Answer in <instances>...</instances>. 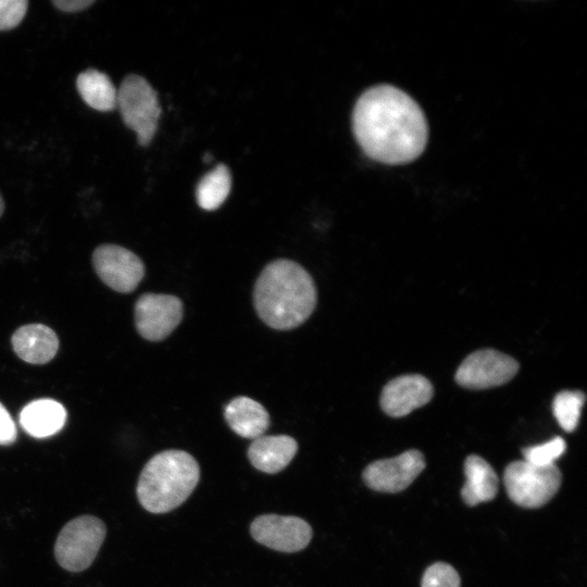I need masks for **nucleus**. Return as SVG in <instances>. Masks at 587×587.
<instances>
[{
	"instance_id": "1",
	"label": "nucleus",
	"mask_w": 587,
	"mask_h": 587,
	"mask_svg": "<svg viewBox=\"0 0 587 587\" xmlns=\"http://www.w3.org/2000/svg\"><path fill=\"white\" fill-rule=\"evenodd\" d=\"M352 129L363 152L386 164L415 160L428 139L427 121L420 105L390 85L374 86L359 97Z\"/></svg>"
},
{
	"instance_id": "2",
	"label": "nucleus",
	"mask_w": 587,
	"mask_h": 587,
	"mask_svg": "<svg viewBox=\"0 0 587 587\" xmlns=\"http://www.w3.org/2000/svg\"><path fill=\"white\" fill-rule=\"evenodd\" d=\"M253 303L266 325L291 329L312 314L316 304L315 284L301 265L278 259L268 263L257 279Z\"/></svg>"
},
{
	"instance_id": "3",
	"label": "nucleus",
	"mask_w": 587,
	"mask_h": 587,
	"mask_svg": "<svg viewBox=\"0 0 587 587\" xmlns=\"http://www.w3.org/2000/svg\"><path fill=\"white\" fill-rule=\"evenodd\" d=\"M200 478L196 459L183 450H164L143 466L137 483V498L151 513H166L179 507Z\"/></svg>"
},
{
	"instance_id": "4",
	"label": "nucleus",
	"mask_w": 587,
	"mask_h": 587,
	"mask_svg": "<svg viewBox=\"0 0 587 587\" xmlns=\"http://www.w3.org/2000/svg\"><path fill=\"white\" fill-rule=\"evenodd\" d=\"M116 107L124 124L137 135L140 146L153 139L161 115L158 95L148 80L139 75H127L116 95Z\"/></svg>"
},
{
	"instance_id": "5",
	"label": "nucleus",
	"mask_w": 587,
	"mask_h": 587,
	"mask_svg": "<svg viewBox=\"0 0 587 587\" xmlns=\"http://www.w3.org/2000/svg\"><path fill=\"white\" fill-rule=\"evenodd\" d=\"M105 534L104 523L96 516L82 515L71 520L55 540V560L70 572L86 570L96 559Z\"/></svg>"
},
{
	"instance_id": "6",
	"label": "nucleus",
	"mask_w": 587,
	"mask_h": 587,
	"mask_svg": "<svg viewBox=\"0 0 587 587\" xmlns=\"http://www.w3.org/2000/svg\"><path fill=\"white\" fill-rule=\"evenodd\" d=\"M562 475L555 464L534 465L525 460L513 461L504 470L503 483L510 499L520 507L545 505L558 492Z\"/></svg>"
},
{
	"instance_id": "7",
	"label": "nucleus",
	"mask_w": 587,
	"mask_h": 587,
	"mask_svg": "<svg viewBox=\"0 0 587 587\" xmlns=\"http://www.w3.org/2000/svg\"><path fill=\"white\" fill-rule=\"evenodd\" d=\"M519 371L512 357L494 349H483L469 354L455 372L459 385L470 389H485L503 385Z\"/></svg>"
},
{
	"instance_id": "8",
	"label": "nucleus",
	"mask_w": 587,
	"mask_h": 587,
	"mask_svg": "<svg viewBox=\"0 0 587 587\" xmlns=\"http://www.w3.org/2000/svg\"><path fill=\"white\" fill-rule=\"evenodd\" d=\"M135 325L147 340L160 341L166 338L180 323L183 303L173 295L147 292L135 303Z\"/></svg>"
},
{
	"instance_id": "9",
	"label": "nucleus",
	"mask_w": 587,
	"mask_h": 587,
	"mask_svg": "<svg viewBox=\"0 0 587 587\" xmlns=\"http://www.w3.org/2000/svg\"><path fill=\"white\" fill-rule=\"evenodd\" d=\"M92 264L100 279L111 289L127 294L135 290L145 275V265L130 250L112 243L97 247Z\"/></svg>"
},
{
	"instance_id": "10",
	"label": "nucleus",
	"mask_w": 587,
	"mask_h": 587,
	"mask_svg": "<svg viewBox=\"0 0 587 587\" xmlns=\"http://www.w3.org/2000/svg\"><path fill=\"white\" fill-rule=\"evenodd\" d=\"M425 469L421 451L411 449L398 457L370 463L362 473L367 487L379 492H399L408 488Z\"/></svg>"
},
{
	"instance_id": "11",
	"label": "nucleus",
	"mask_w": 587,
	"mask_h": 587,
	"mask_svg": "<svg viewBox=\"0 0 587 587\" xmlns=\"http://www.w3.org/2000/svg\"><path fill=\"white\" fill-rule=\"evenodd\" d=\"M253 539L271 549L282 552H297L304 549L312 538V528L298 516L264 514L250 525Z\"/></svg>"
},
{
	"instance_id": "12",
	"label": "nucleus",
	"mask_w": 587,
	"mask_h": 587,
	"mask_svg": "<svg viewBox=\"0 0 587 587\" xmlns=\"http://www.w3.org/2000/svg\"><path fill=\"white\" fill-rule=\"evenodd\" d=\"M434 395L432 383L417 374L398 376L382 390L380 407L392 416L401 417L428 403Z\"/></svg>"
},
{
	"instance_id": "13",
	"label": "nucleus",
	"mask_w": 587,
	"mask_h": 587,
	"mask_svg": "<svg viewBox=\"0 0 587 587\" xmlns=\"http://www.w3.org/2000/svg\"><path fill=\"white\" fill-rule=\"evenodd\" d=\"M14 352L30 364H45L51 361L59 348L54 330L43 324H27L18 327L11 338Z\"/></svg>"
},
{
	"instance_id": "14",
	"label": "nucleus",
	"mask_w": 587,
	"mask_h": 587,
	"mask_svg": "<svg viewBox=\"0 0 587 587\" xmlns=\"http://www.w3.org/2000/svg\"><path fill=\"white\" fill-rule=\"evenodd\" d=\"M298 450L297 441L287 435L260 436L248 448V458L259 471L275 474L284 470Z\"/></svg>"
},
{
	"instance_id": "15",
	"label": "nucleus",
	"mask_w": 587,
	"mask_h": 587,
	"mask_svg": "<svg viewBox=\"0 0 587 587\" xmlns=\"http://www.w3.org/2000/svg\"><path fill=\"white\" fill-rule=\"evenodd\" d=\"M22 428L35 438H46L59 433L66 422V410L57 400L36 399L20 413Z\"/></svg>"
},
{
	"instance_id": "16",
	"label": "nucleus",
	"mask_w": 587,
	"mask_h": 587,
	"mask_svg": "<svg viewBox=\"0 0 587 587\" xmlns=\"http://www.w3.org/2000/svg\"><path fill=\"white\" fill-rule=\"evenodd\" d=\"M224 416L233 432L249 439L262 436L270 425V415L265 408L245 396L234 398L226 405Z\"/></svg>"
},
{
	"instance_id": "17",
	"label": "nucleus",
	"mask_w": 587,
	"mask_h": 587,
	"mask_svg": "<svg viewBox=\"0 0 587 587\" xmlns=\"http://www.w3.org/2000/svg\"><path fill=\"white\" fill-rule=\"evenodd\" d=\"M466 482L461 489L463 501L467 505L492 500L499 486V479L491 465L482 457L469 455L464 461Z\"/></svg>"
},
{
	"instance_id": "18",
	"label": "nucleus",
	"mask_w": 587,
	"mask_h": 587,
	"mask_svg": "<svg viewBox=\"0 0 587 587\" xmlns=\"http://www.w3.org/2000/svg\"><path fill=\"white\" fill-rule=\"evenodd\" d=\"M76 88L85 103L100 112L116 108L117 89L111 78L96 68L82 72L76 78Z\"/></svg>"
},
{
	"instance_id": "19",
	"label": "nucleus",
	"mask_w": 587,
	"mask_h": 587,
	"mask_svg": "<svg viewBox=\"0 0 587 587\" xmlns=\"http://www.w3.org/2000/svg\"><path fill=\"white\" fill-rule=\"evenodd\" d=\"M232 188V176L225 164H218L198 183L196 198L204 210H215L223 204Z\"/></svg>"
},
{
	"instance_id": "20",
	"label": "nucleus",
	"mask_w": 587,
	"mask_h": 587,
	"mask_svg": "<svg viewBox=\"0 0 587 587\" xmlns=\"http://www.w3.org/2000/svg\"><path fill=\"white\" fill-rule=\"evenodd\" d=\"M585 395L579 390H563L557 394L552 411L559 425L565 432H573L579 421Z\"/></svg>"
},
{
	"instance_id": "21",
	"label": "nucleus",
	"mask_w": 587,
	"mask_h": 587,
	"mask_svg": "<svg viewBox=\"0 0 587 587\" xmlns=\"http://www.w3.org/2000/svg\"><path fill=\"white\" fill-rule=\"evenodd\" d=\"M566 444L562 437H554L541 445L523 449L524 460L538 466L553 465L565 451Z\"/></svg>"
},
{
	"instance_id": "22",
	"label": "nucleus",
	"mask_w": 587,
	"mask_h": 587,
	"mask_svg": "<svg viewBox=\"0 0 587 587\" xmlns=\"http://www.w3.org/2000/svg\"><path fill=\"white\" fill-rule=\"evenodd\" d=\"M458 572L448 563L437 562L426 569L422 578V587H460Z\"/></svg>"
},
{
	"instance_id": "23",
	"label": "nucleus",
	"mask_w": 587,
	"mask_h": 587,
	"mask_svg": "<svg viewBox=\"0 0 587 587\" xmlns=\"http://www.w3.org/2000/svg\"><path fill=\"white\" fill-rule=\"evenodd\" d=\"M27 0H0V32L15 28L24 18Z\"/></svg>"
},
{
	"instance_id": "24",
	"label": "nucleus",
	"mask_w": 587,
	"mask_h": 587,
	"mask_svg": "<svg viewBox=\"0 0 587 587\" xmlns=\"http://www.w3.org/2000/svg\"><path fill=\"white\" fill-rule=\"evenodd\" d=\"M17 430L5 407L0 402V445H11L16 440Z\"/></svg>"
},
{
	"instance_id": "25",
	"label": "nucleus",
	"mask_w": 587,
	"mask_h": 587,
	"mask_svg": "<svg viewBox=\"0 0 587 587\" xmlns=\"http://www.w3.org/2000/svg\"><path fill=\"white\" fill-rule=\"evenodd\" d=\"M95 0H52V4L60 11L76 13L92 5Z\"/></svg>"
},
{
	"instance_id": "26",
	"label": "nucleus",
	"mask_w": 587,
	"mask_h": 587,
	"mask_svg": "<svg viewBox=\"0 0 587 587\" xmlns=\"http://www.w3.org/2000/svg\"><path fill=\"white\" fill-rule=\"evenodd\" d=\"M3 211H4V202H3V198L0 193V216L3 214Z\"/></svg>"
}]
</instances>
